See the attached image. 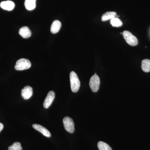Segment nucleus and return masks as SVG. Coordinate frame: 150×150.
Segmentation results:
<instances>
[{
    "label": "nucleus",
    "mask_w": 150,
    "mask_h": 150,
    "mask_svg": "<svg viewBox=\"0 0 150 150\" xmlns=\"http://www.w3.org/2000/svg\"><path fill=\"white\" fill-rule=\"evenodd\" d=\"M70 83L71 89L74 93L78 91L80 87V81L77 75L74 71H71L70 74Z\"/></svg>",
    "instance_id": "nucleus-1"
},
{
    "label": "nucleus",
    "mask_w": 150,
    "mask_h": 150,
    "mask_svg": "<svg viewBox=\"0 0 150 150\" xmlns=\"http://www.w3.org/2000/svg\"><path fill=\"white\" fill-rule=\"evenodd\" d=\"M31 64L28 59H21L16 62L15 69L18 71L28 69L31 67Z\"/></svg>",
    "instance_id": "nucleus-2"
},
{
    "label": "nucleus",
    "mask_w": 150,
    "mask_h": 150,
    "mask_svg": "<svg viewBox=\"0 0 150 150\" xmlns=\"http://www.w3.org/2000/svg\"><path fill=\"white\" fill-rule=\"evenodd\" d=\"M122 34L126 42L130 46H136L138 45V39L131 33L127 30H125L123 31Z\"/></svg>",
    "instance_id": "nucleus-3"
},
{
    "label": "nucleus",
    "mask_w": 150,
    "mask_h": 150,
    "mask_svg": "<svg viewBox=\"0 0 150 150\" xmlns=\"http://www.w3.org/2000/svg\"><path fill=\"white\" fill-rule=\"evenodd\" d=\"M100 85V80L99 76L96 73L93 75L90 80L89 86L92 91L93 92H96L99 89Z\"/></svg>",
    "instance_id": "nucleus-4"
},
{
    "label": "nucleus",
    "mask_w": 150,
    "mask_h": 150,
    "mask_svg": "<svg viewBox=\"0 0 150 150\" xmlns=\"http://www.w3.org/2000/svg\"><path fill=\"white\" fill-rule=\"evenodd\" d=\"M63 121L66 131L71 134L74 132V123L71 118L67 116L63 119Z\"/></svg>",
    "instance_id": "nucleus-5"
},
{
    "label": "nucleus",
    "mask_w": 150,
    "mask_h": 150,
    "mask_svg": "<svg viewBox=\"0 0 150 150\" xmlns=\"http://www.w3.org/2000/svg\"><path fill=\"white\" fill-rule=\"evenodd\" d=\"M55 97V93L54 91H50L48 93L43 103V106L45 108H48L50 107L51 103L54 100Z\"/></svg>",
    "instance_id": "nucleus-6"
},
{
    "label": "nucleus",
    "mask_w": 150,
    "mask_h": 150,
    "mask_svg": "<svg viewBox=\"0 0 150 150\" xmlns=\"http://www.w3.org/2000/svg\"><path fill=\"white\" fill-rule=\"evenodd\" d=\"M33 93L32 87L30 86H26L22 89L21 96L24 99L27 100L30 98Z\"/></svg>",
    "instance_id": "nucleus-7"
},
{
    "label": "nucleus",
    "mask_w": 150,
    "mask_h": 150,
    "mask_svg": "<svg viewBox=\"0 0 150 150\" xmlns=\"http://www.w3.org/2000/svg\"><path fill=\"white\" fill-rule=\"evenodd\" d=\"M33 127L35 130L39 131L45 137H48V138H50L51 137V134L50 132L43 126L39 125V124H34L33 125Z\"/></svg>",
    "instance_id": "nucleus-8"
},
{
    "label": "nucleus",
    "mask_w": 150,
    "mask_h": 150,
    "mask_svg": "<svg viewBox=\"0 0 150 150\" xmlns=\"http://www.w3.org/2000/svg\"><path fill=\"white\" fill-rule=\"evenodd\" d=\"M15 6V5L14 3L11 1L1 2L0 4V7L8 11L13 10Z\"/></svg>",
    "instance_id": "nucleus-9"
},
{
    "label": "nucleus",
    "mask_w": 150,
    "mask_h": 150,
    "mask_svg": "<svg viewBox=\"0 0 150 150\" xmlns=\"http://www.w3.org/2000/svg\"><path fill=\"white\" fill-rule=\"evenodd\" d=\"M19 33L24 38H28L31 35V31L27 26H23L21 28L19 31Z\"/></svg>",
    "instance_id": "nucleus-10"
},
{
    "label": "nucleus",
    "mask_w": 150,
    "mask_h": 150,
    "mask_svg": "<svg viewBox=\"0 0 150 150\" xmlns=\"http://www.w3.org/2000/svg\"><path fill=\"white\" fill-rule=\"evenodd\" d=\"M61 26V22L58 20L54 21L51 25V32L54 34L57 33L60 30Z\"/></svg>",
    "instance_id": "nucleus-11"
},
{
    "label": "nucleus",
    "mask_w": 150,
    "mask_h": 150,
    "mask_svg": "<svg viewBox=\"0 0 150 150\" xmlns=\"http://www.w3.org/2000/svg\"><path fill=\"white\" fill-rule=\"evenodd\" d=\"M116 15H117V13L115 12H107L103 15L102 17H101V20L102 21H105L108 20H111L115 18L116 16Z\"/></svg>",
    "instance_id": "nucleus-12"
},
{
    "label": "nucleus",
    "mask_w": 150,
    "mask_h": 150,
    "mask_svg": "<svg viewBox=\"0 0 150 150\" xmlns=\"http://www.w3.org/2000/svg\"><path fill=\"white\" fill-rule=\"evenodd\" d=\"M24 4L28 10L32 11L36 7V0H25Z\"/></svg>",
    "instance_id": "nucleus-13"
},
{
    "label": "nucleus",
    "mask_w": 150,
    "mask_h": 150,
    "mask_svg": "<svg viewBox=\"0 0 150 150\" xmlns=\"http://www.w3.org/2000/svg\"><path fill=\"white\" fill-rule=\"evenodd\" d=\"M142 69L145 72H149L150 71V60L149 59H146L142 61Z\"/></svg>",
    "instance_id": "nucleus-14"
},
{
    "label": "nucleus",
    "mask_w": 150,
    "mask_h": 150,
    "mask_svg": "<svg viewBox=\"0 0 150 150\" xmlns=\"http://www.w3.org/2000/svg\"><path fill=\"white\" fill-rule=\"evenodd\" d=\"M110 24L113 27H121L123 25L122 22L118 18L115 17L110 20Z\"/></svg>",
    "instance_id": "nucleus-15"
},
{
    "label": "nucleus",
    "mask_w": 150,
    "mask_h": 150,
    "mask_svg": "<svg viewBox=\"0 0 150 150\" xmlns=\"http://www.w3.org/2000/svg\"><path fill=\"white\" fill-rule=\"evenodd\" d=\"M98 147L99 150H112L110 146L104 142H98Z\"/></svg>",
    "instance_id": "nucleus-16"
},
{
    "label": "nucleus",
    "mask_w": 150,
    "mask_h": 150,
    "mask_svg": "<svg viewBox=\"0 0 150 150\" xmlns=\"http://www.w3.org/2000/svg\"><path fill=\"white\" fill-rule=\"evenodd\" d=\"M8 150H22V147L19 142H15L8 147Z\"/></svg>",
    "instance_id": "nucleus-17"
},
{
    "label": "nucleus",
    "mask_w": 150,
    "mask_h": 150,
    "mask_svg": "<svg viewBox=\"0 0 150 150\" xmlns=\"http://www.w3.org/2000/svg\"><path fill=\"white\" fill-rule=\"evenodd\" d=\"M3 128H4V125L2 123H0V132L3 130Z\"/></svg>",
    "instance_id": "nucleus-18"
}]
</instances>
